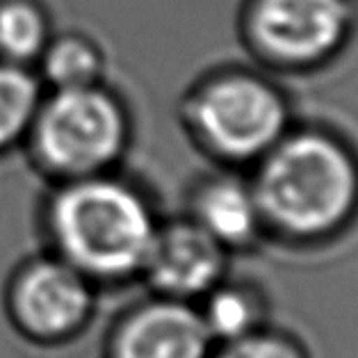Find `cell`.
<instances>
[{
	"instance_id": "obj_1",
	"label": "cell",
	"mask_w": 358,
	"mask_h": 358,
	"mask_svg": "<svg viewBox=\"0 0 358 358\" xmlns=\"http://www.w3.org/2000/svg\"><path fill=\"white\" fill-rule=\"evenodd\" d=\"M160 220L151 192L121 169L53 182L37 208L43 249L99 290L139 281Z\"/></svg>"
},
{
	"instance_id": "obj_2",
	"label": "cell",
	"mask_w": 358,
	"mask_h": 358,
	"mask_svg": "<svg viewBox=\"0 0 358 358\" xmlns=\"http://www.w3.org/2000/svg\"><path fill=\"white\" fill-rule=\"evenodd\" d=\"M265 231L313 242L340 231L358 208V162L338 137L287 130L251 178Z\"/></svg>"
},
{
	"instance_id": "obj_3",
	"label": "cell",
	"mask_w": 358,
	"mask_h": 358,
	"mask_svg": "<svg viewBox=\"0 0 358 358\" xmlns=\"http://www.w3.org/2000/svg\"><path fill=\"white\" fill-rule=\"evenodd\" d=\"M133 137L128 101L106 80L43 92L21 148L30 167L53 185L121 169Z\"/></svg>"
},
{
	"instance_id": "obj_4",
	"label": "cell",
	"mask_w": 358,
	"mask_h": 358,
	"mask_svg": "<svg viewBox=\"0 0 358 358\" xmlns=\"http://www.w3.org/2000/svg\"><path fill=\"white\" fill-rule=\"evenodd\" d=\"M180 126L203 155L224 164H256L290 130L281 90L249 69H217L187 87Z\"/></svg>"
},
{
	"instance_id": "obj_5",
	"label": "cell",
	"mask_w": 358,
	"mask_h": 358,
	"mask_svg": "<svg viewBox=\"0 0 358 358\" xmlns=\"http://www.w3.org/2000/svg\"><path fill=\"white\" fill-rule=\"evenodd\" d=\"M99 294L85 274L41 249L19 260L3 285V313L10 329L37 349H62L92 329Z\"/></svg>"
},
{
	"instance_id": "obj_6",
	"label": "cell",
	"mask_w": 358,
	"mask_h": 358,
	"mask_svg": "<svg viewBox=\"0 0 358 358\" xmlns=\"http://www.w3.org/2000/svg\"><path fill=\"white\" fill-rule=\"evenodd\" d=\"M349 0H251L244 34L260 59L283 69H308L331 59L349 39Z\"/></svg>"
},
{
	"instance_id": "obj_7",
	"label": "cell",
	"mask_w": 358,
	"mask_h": 358,
	"mask_svg": "<svg viewBox=\"0 0 358 358\" xmlns=\"http://www.w3.org/2000/svg\"><path fill=\"white\" fill-rule=\"evenodd\" d=\"M213 349L196 303L146 294L110 322L99 358H210Z\"/></svg>"
},
{
	"instance_id": "obj_8",
	"label": "cell",
	"mask_w": 358,
	"mask_h": 358,
	"mask_svg": "<svg viewBox=\"0 0 358 358\" xmlns=\"http://www.w3.org/2000/svg\"><path fill=\"white\" fill-rule=\"evenodd\" d=\"M229 251L187 215L160 220L148 247L139 283L148 294L196 303L224 281Z\"/></svg>"
},
{
	"instance_id": "obj_9",
	"label": "cell",
	"mask_w": 358,
	"mask_h": 358,
	"mask_svg": "<svg viewBox=\"0 0 358 358\" xmlns=\"http://www.w3.org/2000/svg\"><path fill=\"white\" fill-rule=\"evenodd\" d=\"M226 251L253 247L265 233L251 180L229 169L206 173L187 189L185 213Z\"/></svg>"
},
{
	"instance_id": "obj_10",
	"label": "cell",
	"mask_w": 358,
	"mask_h": 358,
	"mask_svg": "<svg viewBox=\"0 0 358 358\" xmlns=\"http://www.w3.org/2000/svg\"><path fill=\"white\" fill-rule=\"evenodd\" d=\"M43 90H78L108 80V59L92 37L80 32L53 34L34 64Z\"/></svg>"
},
{
	"instance_id": "obj_11",
	"label": "cell",
	"mask_w": 358,
	"mask_h": 358,
	"mask_svg": "<svg viewBox=\"0 0 358 358\" xmlns=\"http://www.w3.org/2000/svg\"><path fill=\"white\" fill-rule=\"evenodd\" d=\"M196 308L215 345L253 334L263 329L267 320L263 290L253 283L231 281L229 276L196 301Z\"/></svg>"
},
{
	"instance_id": "obj_12",
	"label": "cell",
	"mask_w": 358,
	"mask_h": 358,
	"mask_svg": "<svg viewBox=\"0 0 358 358\" xmlns=\"http://www.w3.org/2000/svg\"><path fill=\"white\" fill-rule=\"evenodd\" d=\"M43 92L34 69L0 59V155L23 146Z\"/></svg>"
},
{
	"instance_id": "obj_13",
	"label": "cell",
	"mask_w": 358,
	"mask_h": 358,
	"mask_svg": "<svg viewBox=\"0 0 358 358\" xmlns=\"http://www.w3.org/2000/svg\"><path fill=\"white\" fill-rule=\"evenodd\" d=\"M53 30L37 0H0V59L34 69Z\"/></svg>"
},
{
	"instance_id": "obj_14",
	"label": "cell",
	"mask_w": 358,
	"mask_h": 358,
	"mask_svg": "<svg viewBox=\"0 0 358 358\" xmlns=\"http://www.w3.org/2000/svg\"><path fill=\"white\" fill-rule=\"evenodd\" d=\"M210 358H308L299 340L272 329H258L253 334L215 345Z\"/></svg>"
}]
</instances>
